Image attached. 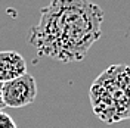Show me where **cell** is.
I'll use <instances>...</instances> for the list:
<instances>
[{"label":"cell","instance_id":"1","mask_svg":"<svg viewBox=\"0 0 130 128\" xmlns=\"http://www.w3.org/2000/svg\"><path fill=\"white\" fill-rule=\"evenodd\" d=\"M104 10L92 0H50L32 25L28 43L39 56L81 62L102 37Z\"/></svg>","mask_w":130,"mask_h":128},{"label":"cell","instance_id":"2","mask_svg":"<svg viewBox=\"0 0 130 128\" xmlns=\"http://www.w3.org/2000/svg\"><path fill=\"white\" fill-rule=\"evenodd\" d=\"M89 97L93 113L105 124L130 119V66L106 68L90 86Z\"/></svg>","mask_w":130,"mask_h":128},{"label":"cell","instance_id":"3","mask_svg":"<svg viewBox=\"0 0 130 128\" xmlns=\"http://www.w3.org/2000/svg\"><path fill=\"white\" fill-rule=\"evenodd\" d=\"M3 102L6 108H24L34 103L37 97V82L30 72L15 80L3 82Z\"/></svg>","mask_w":130,"mask_h":128},{"label":"cell","instance_id":"4","mask_svg":"<svg viewBox=\"0 0 130 128\" xmlns=\"http://www.w3.org/2000/svg\"><path fill=\"white\" fill-rule=\"evenodd\" d=\"M27 74V62L15 50L0 52V82H8Z\"/></svg>","mask_w":130,"mask_h":128},{"label":"cell","instance_id":"5","mask_svg":"<svg viewBox=\"0 0 130 128\" xmlns=\"http://www.w3.org/2000/svg\"><path fill=\"white\" fill-rule=\"evenodd\" d=\"M0 128H18L15 121L12 119L6 112L0 111Z\"/></svg>","mask_w":130,"mask_h":128},{"label":"cell","instance_id":"6","mask_svg":"<svg viewBox=\"0 0 130 128\" xmlns=\"http://www.w3.org/2000/svg\"><path fill=\"white\" fill-rule=\"evenodd\" d=\"M2 87H3V84L0 82V111H3V109L6 108V104L3 102V91H2Z\"/></svg>","mask_w":130,"mask_h":128}]
</instances>
